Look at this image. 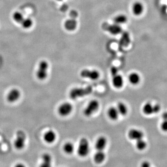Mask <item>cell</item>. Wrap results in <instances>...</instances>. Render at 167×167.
<instances>
[{
	"label": "cell",
	"instance_id": "cell-1",
	"mask_svg": "<svg viewBox=\"0 0 167 167\" xmlns=\"http://www.w3.org/2000/svg\"><path fill=\"white\" fill-rule=\"evenodd\" d=\"M93 89L90 86L83 88H74L70 90L69 97L72 99L84 97L93 92Z\"/></svg>",
	"mask_w": 167,
	"mask_h": 167
},
{
	"label": "cell",
	"instance_id": "cell-2",
	"mask_svg": "<svg viewBox=\"0 0 167 167\" xmlns=\"http://www.w3.org/2000/svg\"><path fill=\"white\" fill-rule=\"evenodd\" d=\"M112 76V83L113 87L120 89L124 86V81L123 77L118 73V69L116 66H112L111 69Z\"/></svg>",
	"mask_w": 167,
	"mask_h": 167
},
{
	"label": "cell",
	"instance_id": "cell-3",
	"mask_svg": "<svg viewBox=\"0 0 167 167\" xmlns=\"http://www.w3.org/2000/svg\"><path fill=\"white\" fill-rule=\"evenodd\" d=\"M90 144L86 138H82L80 140L77 149V153L79 156L85 157L87 156L90 153Z\"/></svg>",
	"mask_w": 167,
	"mask_h": 167
},
{
	"label": "cell",
	"instance_id": "cell-4",
	"mask_svg": "<svg viewBox=\"0 0 167 167\" xmlns=\"http://www.w3.org/2000/svg\"><path fill=\"white\" fill-rule=\"evenodd\" d=\"M99 106L100 104L97 100H91L84 110V114L86 117H90L98 111Z\"/></svg>",
	"mask_w": 167,
	"mask_h": 167
},
{
	"label": "cell",
	"instance_id": "cell-5",
	"mask_svg": "<svg viewBox=\"0 0 167 167\" xmlns=\"http://www.w3.org/2000/svg\"><path fill=\"white\" fill-rule=\"evenodd\" d=\"M26 138V133L23 131L19 130L17 132L16 137L14 143L15 148L19 150L23 149L25 145Z\"/></svg>",
	"mask_w": 167,
	"mask_h": 167
},
{
	"label": "cell",
	"instance_id": "cell-6",
	"mask_svg": "<svg viewBox=\"0 0 167 167\" xmlns=\"http://www.w3.org/2000/svg\"><path fill=\"white\" fill-rule=\"evenodd\" d=\"M48 67V63L45 60H43L39 63L36 73V76L39 80H43L47 78Z\"/></svg>",
	"mask_w": 167,
	"mask_h": 167
},
{
	"label": "cell",
	"instance_id": "cell-7",
	"mask_svg": "<svg viewBox=\"0 0 167 167\" xmlns=\"http://www.w3.org/2000/svg\"><path fill=\"white\" fill-rule=\"evenodd\" d=\"M160 110L161 107L159 104L153 105L152 104L149 102L145 104L143 107V113L147 116L157 113Z\"/></svg>",
	"mask_w": 167,
	"mask_h": 167
},
{
	"label": "cell",
	"instance_id": "cell-8",
	"mask_svg": "<svg viewBox=\"0 0 167 167\" xmlns=\"http://www.w3.org/2000/svg\"><path fill=\"white\" fill-rule=\"evenodd\" d=\"M80 75L82 78L90 79L93 80H97L100 77L99 72L95 70L84 69L81 71Z\"/></svg>",
	"mask_w": 167,
	"mask_h": 167
},
{
	"label": "cell",
	"instance_id": "cell-9",
	"mask_svg": "<svg viewBox=\"0 0 167 167\" xmlns=\"http://www.w3.org/2000/svg\"><path fill=\"white\" fill-rule=\"evenodd\" d=\"M73 110V106L71 104L65 102L62 104L58 109V112L62 117L69 116Z\"/></svg>",
	"mask_w": 167,
	"mask_h": 167
},
{
	"label": "cell",
	"instance_id": "cell-10",
	"mask_svg": "<svg viewBox=\"0 0 167 167\" xmlns=\"http://www.w3.org/2000/svg\"><path fill=\"white\" fill-rule=\"evenodd\" d=\"M103 27L105 30L113 35H118L122 32V28L119 26V25L116 23L113 24L104 23Z\"/></svg>",
	"mask_w": 167,
	"mask_h": 167
},
{
	"label": "cell",
	"instance_id": "cell-11",
	"mask_svg": "<svg viewBox=\"0 0 167 167\" xmlns=\"http://www.w3.org/2000/svg\"><path fill=\"white\" fill-rule=\"evenodd\" d=\"M144 136V133L140 130L138 129H131L128 132V137L129 138L136 141L141 139H143Z\"/></svg>",
	"mask_w": 167,
	"mask_h": 167
},
{
	"label": "cell",
	"instance_id": "cell-12",
	"mask_svg": "<svg viewBox=\"0 0 167 167\" xmlns=\"http://www.w3.org/2000/svg\"><path fill=\"white\" fill-rule=\"evenodd\" d=\"M21 95V92L19 90L16 88L13 89L9 91L7 95V100L10 103L15 102L19 100Z\"/></svg>",
	"mask_w": 167,
	"mask_h": 167
},
{
	"label": "cell",
	"instance_id": "cell-13",
	"mask_svg": "<svg viewBox=\"0 0 167 167\" xmlns=\"http://www.w3.org/2000/svg\"><path fill=\"white\" fill-rule=\"evenodd\" d=\"M107 140L105 137L101 136L96 141L95 149L97 151H104L107 146Z\"/></svg>",
	"mask_w": 167,
	"mask_h": 167
},
{
	"label": "cell",
	"instance_id": "cell-14",
	"mask_svg": "<svg viewBox=\"0 0 167 167\" xmlns=\"http://www.w3.org/2000/svg\"><path fill=\"white\" fill-rule=\"evenodd\" d=\"M131 42L130 35L127 32H124L122 34L119 43V49H122L129 45Z\"/></svg>",
	"mask_w": 167,
	"mask_h": 167
},
{
	"label": "cell",
	"instance_id": "cell-15",
	"mask_svg": "<svg viewBox=\"0 0 167 167\" xmlns=\"http://www.w3.org/2000/svg\"><path fill=\"white\" fill-rule=\"evenodd\" d=\"M56 133L53 130H49L45 133L43 138L46 143L50 144L54 143L56 140Z\"/></svg>",
	"mask_w": 167,
	"mask_h": 167
},
{
	"label": "cell",
	"instance_id": "cell-16",
	"mask_svg": "<svg viewBox=\"0 0 167 167\" xmlns=\"http://www.w3.org/2000/svg\"><path fill=\"white\" fill-rule=\"evenodd\" d=\"M132 9L133 13L135 15H140L144 12V5L141 2H137L133 4Z\"/></svg>",
	"mask_w": 167,
	"mask_h": 167
},
{
	"label": "cell",
	"instance_id": "cell-17",
	"mask_svg": "<svg viewBox=\"0 0 167 167\" xmlns=\"http://www.w3.org/2000/svg\"><path fill=\"white\" fill-rule=\"evenodd\" d=\"M77 21L74 18L67 20L66 21L64 24V27L67 30L72 31L74 30L77 28Z\"/></svg>",
	"mask_w": 167,
	"mask_h": 167
},
{
	"label": "cell",
	"instance_id": "cell-18",
	"mask_svg": "<svg viewBox=\"0 0 167 167\" xmlns=\"http://www.w3.org/2000/svg\"><path fill=\"white\" fill-rule=\"evenodd\" d=\"M108 117L112 121H116L118 119L119 114L117 108L111 107L108 109L107 112Z\"/></svg>",
	"mask_w": 167,
	"mask_h": 167
},
{
	"label": "cell",
	"instance_id": "cell-19",
	"mask_svg": "<svg viewBox=\"0 0 167 167\" xmlns=\"http://www.w3.org/2000/svg\"><path fill=\"white\" fill-rule=\"evenodd\" d=\"M106 155L104 151H97L94 155V161L97 164H101L105 160Z\"/></svg>",
	"mask_w": 167,
	"mask_h": 167
},
{
	"label": "cell",
	"instance_id": "cell-20",
	"mask_svg": "<svg viewBox=\"0 0 167 167\" xmlns=\"http://www.w3.org/2000/svg\"><path fill=\"white\" fill-rule=\"evenodd\" d=\"M43 162L40 166L42 167H49L51 166L52 157L49 154H44L42 156Z\"/></svg>",
	"mask_w": 167,
	"mask_h": 167
},
{
	"label": "cell",
	"instance_id": "cell-21",
	"mask_svg": "<svg viewBox=\"0 0 167 167\" xmlns=\"http://www.w3.org/2000/svg\"><path fill=\"white\" fill-rule=\"evenodd\" d=\"M128 80H129V82L132 85H138L140 81V76L138 73L134 72V73H131L129 75Z\"/></svg>",
	"mask_w": 167,
	"mask_h": 167
},
{
	"label": "cell",
	"instance_id": "cell-22",
	"mask_svg": "<svg viewBox=\"0 0 167 167\" xmlns=\"http://www.w3.org/2000/svg\"><path fill=\"white\" fill-rule=\"evenodd\" d=\"M116 108L119 112V115H121V116H126L128 113V107L126 106V104H124V103L121 102L118 103L117 104Z\"/></svg>",
	"mask_w": 167,
	"mask_h": 167
},
{
	"label": "cell",
	"instance_id": "cell-23",
	"mask_svg": "<svg viewBox=\"0 0 167 167\" xmlns=\"http://www.w3.org/2000/svg\"><path fill=\"white\" fill-rule=\"evenodd\" d=\"M63 150L67 154H72L74 150V145L71 142H67L63 146Z\"/></svg>",
	"mask_w": 167,
	"mask_h": 167
},
{
	"label": "cell",
	"instance_id": "cell-24",
	"mask_svg": "<svg viewBox=\"0 0 167 167\" xmlns=\"http://www.w3.org/2000/svg\"><path fill=\"white\" fill-rule=\"evenodd\" d=\"M127 17L124 15H118L115 17L114 19V22L115 23L118 25L125 23L127 22Z\"/></svg>",
	"mask_w": 167,
	"mask_h": 167
},
{
	"label": "cell",
	"instance_id": "cell-25",
	"mask_svg": "<svg viewBox=\"0 0 167 167\" xmlns=\"http://www.w3.org/2000/svg\"><path fill=\"white\" fill-rule=\"evenodd\" d=\"M136 146L138 150L142 151L145 149L147 146V144L146 142L143 140V138L141 139L136 141Z\"/></svg>",
	"mask_w": 167,
	"mask_h": 167
},
{
	"label": "cell",
	"instance_id": "cell-26",
	"mask_svg": "<svg viewBox=\"0 0 167 167\" xmlns=\"http://www.w3.org/2000/svg\"><path fill=\"white\" fill-rule=\"evenodd\" d=\"M21 24H22V27L24 29H29L32 26L33 22H32V20L30 18H24Z\"/></svg>",
	"mask_w": 167,
	"mask_h": 167
},
{
	"label": "cell",
	"instance_id": "cell-27",
	"mask_svg": "<svg viewBox=\"0 0 167 167\" xmlns=\"http://www.w3.org/2000/svg\"><path fill=\"white\" fill-rule=\"evenodd\" d=\"M13 19L16 22L21 23L22 21L24 19V17L22 14L19 12H15L14 13L13 15Z\"/></svg>",
	"mask_w": 167,
	"mask_h": 167
},
{
	"label": "cell",
	"instance_id": "cell-28",
	"mask_svg": "<svg viewBox=\"0 0 167 167\" xmlns=\"http://www.w3.org/2000/svg\"><path fill=\"white\" fill-rule=\"evenodd\" d=\"M161 128L163 131L167 132V120L163 119V122L161 124Z\"/></svg>",
	"mask_w": 167,
	"mask_h": 167
},
{
	"label": "cell",
	"instance_id": "cell-29",
	"mask_svg": "<svg viewBox=\"0 0 167 167\" xmlns=\"http://www.w3.org/2000/svg\"><path fill=\"white\" fill-rule=\"evenodd\" d=\"M70 16H71L72 18H74L75 19L76 17L78 16V14H77V12L76 11H72L70 13Z\"/></svg>",
	"mask_w": 167,
	"mask_h": 167
},
{
	"label": "cell",
	"instance_id": "cell-30",
	"mask_svg": "<svg viewBox=\"0 0 167 167\" xmlns=\"http://www.w3.org/2000/svg\"><path fill=\"white\" fill-rule=\"evenodd\" d=\"M150 163L147 161H145L142 162L141 164V167H148L150 166Z\"/></svg>",
	"mask_w": 167,
	"mask_h": 167
},
{
	"label": "cell",
	"instance_id": "cell-31",
	"mask_svg": "<svg viewBox=\"0 0 167 167\" xmlns=\"http://www.w3.org/2000/svg\"><path fill=\"white\" fill-rule=\"evenodd\" d=\"M162 118L163 119L167 120V112H164V113L162 114Z\"/></svg>",
	"mask_w": 167,
	"mask_h": 167
},
{
	"label": "cell",
	"instance_id": "cell-32",
	"mask_svg": "<svg viewBox=\"0 0 167 167\" xmlns=\"http://www.w3.org/2000/svg\"><path fill=\"white\" fill-rule=\"evenodd\" d=\"M57 1H61L62 0H57Z\"/></svg>",
	"mask_w": 167,
	"mask_h": 167
}]
</instances>
